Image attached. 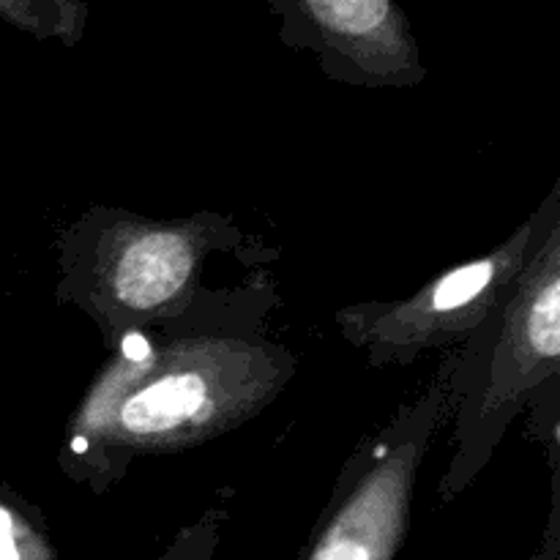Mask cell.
I'll return each instance as SVG.
<instances>
[{
	"instance_id": "obj_5",
	"label": "cell",
	"mask_w": 560,
	"mask_h": 560,
	"mask_svg": "<svg viewBox=\"0 0 560 560\" xmlns=\"http://www.w3.org/2000/svg\"><path fill=\"white\" fill-rule=\"evenodd\" d=\"M536 233L539 208L485 255L435 273L405 299L342 306L334 326L370 370L413 366L430 350L459 348L520 277Z\"/></svg>"
},
{
	"instance_id": "obj_3",
	"label": "cell",
	"mask_w": 560,
	"mask_h": 560,
	"mask_svg": "<svg viewBox=\"0 0 560 560\" xmlns=\"http://www.w3.org/2000/svg\"><path fill=\"white\" fill-rule=\"evenodd\" d=\"M454 377L452 459L438 485L441 503L479 479L517 416L560 388V180L539 206L528 262L463 345Z\"/></svg>"
},
{
	"instance_id": "obj_2",
	"label": "cell",
	"mask_w": 560,
	"mask_h": 560,
	"mask_svg": "<svg viewBox=\"0 0 560 560\" xmlns=\"http://www.w3.org/2000/svg\"><path fill=\"white\" fill-rule=\"evenodd\" d=\"M260 252L230 213L148 217L93 206L55 238V301L85 315L109 350L126 334L184 315L211 288L206 273L217 257L260 266Z\"/></svg>"
},
{
	"instance_id": "obj_4",
	"label": "cell",
	"mask_w": 560,
	"mask_h": 560,
	"mask_svg": "<svg viewBox=\"0 0 560 560\" xmlns=\"http://www.w3.org/2000/svg\"><path fill=\"white\" fill-rule=\"evenodd\" d=\"M459 348L416 397L353 448L334 481L306 560H394L410 530L416 485L430 446L452 421Z\"/></svg>"
},
{
	"instance_id": "obj_1",
	"label": "cell",
	"mask_w": 560,
	"mask_h": 560,
	"mask_svg": "<svg viewBox=\"0 0 560 560\" xmlns=\"http://www.w3.org/2000/svg\"><path fill=\"white\" fill-rule=\"evenodd\" d=\"M277 306V279L255 266L184 315L120 337L66 421L60 474L102 495L140 457L189 452L257 419L299 375V353L271 337Z\"/></svg>"
},
{
	"instance_id": "obj_6",
	"label": "cell",
	"mask_w": 560,
	"mask_h": 560,
	"mask_svg": "<svg viewBox=\"0 0 560 560\" xmlns=\"http://www.w3.org/2000/svg\"><path fill=\"white\" fill-rule=\"evenodd\" d=\"M279 38L315 55L323 74L353 88H416L427 80L419 42L397 0H268Z\"/></svg>"
},
{
	"instance_id": "obj_7",
	"label": "cell",
	"mask_w": 560,
	"mask_h": 560,
	"mask_svg": "<svg viewBox=\"0 0 560 560\" xmlns=\"http://www.w3.org/2000/svg\"><path fill=\"white\" fill-rule=\"evenodd\" d=\"M0 16L38 42L77 47L88 27L85 0H0Z\"/></svg>"
},
{
	"instance_id": "obj_8",
	"label": "cell",
	"mask_w": 560,
	"mask_h": 560,
	"mask_svg": "<svg viewBox=\"0 0 560 560\" xmlns=\"http://www.w3.org/2000/svg\"><path fill=\"white\" fill-rule=\"evenodd\" d=\"M0 560H55L44 530L5 501H0Z\"/></svg>"
}]
</instances>
